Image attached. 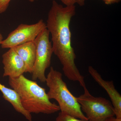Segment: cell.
Returning a JSON list of instances; mask_svg holds the SVG:
<instances>
[{"instance_id": "6da1fadb", "label": "cell", "mask_w": 121, "mask_h": 121, "mask_svg": "<svg viewBox=\"0 0 121 121\" xmlns=\"http://www.w3.org/2000/svg\"><path fill=\"white\" fill-rule=\"evenodd\" d=\"M75 9V5L64 7L54 0L46 24L51 36L53 53L60 61L64 73L69 80L78 82L85 90L84 78L76 65V55L72 45L70 23Z\"/></svg>"}, {"instance_id": "9a60e30c", "label": "cell", "mask_w": 121, "mask_h": 121, "mask_svg": "<svg viewBox=\"0 0 121 121\" xmlns=\"http://www.w3.org/2000/svg\"><path fill=\"white\" fill-rule=\"evenodd\" d=\"M103 121H121V118H117L115 116H113L107 118Z\"/></svg>"}, {"instance_id": "4fadbf2b", "label": "cell", "mask_w": 121, "mask_h": 121, "mask_svg": "<svg viewBox=\"0 0 121 121\" xmlns=\"http://www.w3.org/2000/svg\"><path fill=\"white\" fill-rule=\"evenodd\" d=\"M66 6L75 5L76 3V0H60Z\"/></svg>"}, {"instance_id": "e0dca14e", "label": "cell", "mask_w": 121, "mask_h": 121, "mask_svg": "<svg viewBox=\"0 0 121 121\" xmlns=\"http://www.w3.org/2000/svg\"><path fill=\"white\" fill-rule=\"evenodd\" d=\"M3 40V37L2 36V34L0 32V44H1V43H2V41Z\"/></svg>"}, {"instance_id": "9c48e42d", "label": "cell", "mask_w": 121, "mask_h": 121, "mask_svg": "<svg viewBox=\"0 0 121 121\" xmlns=\"http://www.w3.org/2000/svg\"><path fill=\"white\" fill-rule=\"evenodd\" d=\"M13 48L24 63L25 73L32 74L36 56V45L34 41L28 42Z\"/></svg>"}, {"instance_id": "8fae6325", "label": "cell", "mask_w": 121, "mask_h": 121, "mask_svg": "<svg viewBox=\"0 0 121 121\" xmlns=\"http://www.w3.org/2000/svg\"><path fill=\"white\" fill-rule=\"evenodd\" d=\"M55 121H90L82 120L60 112L59 113Z\"/></svg>"}, {"instance_id": "7a4b0ae2", "label": "cell", "mask_w": 121, "mask_h": 121, "mask_svg": "<svg viewBox=\"0 0 121 121\" xmlns=\"http://www.w3.org/2000/svg\"><path fill=\"white\" fill-rule=\"evenodd\" d=\"M9 84L19 95L23 108L30 113L52 114L60 110L58 105L50 101L45 89L23 74L9 78Z\"/></svg>"}, {"instance_id": "8992f818", "label": "cell", "mask_w": 121, "mask_h": 121, "mask_svg": "<svg viewBox=\"0 0 121 121\" xmlns=\"http://www.w3.org/2000/svg\"><path fill=\"white\" fill-rule=\"evenodd\" d=\"M46 24L42 19L32 24H21L3 40L1 45L2 48H10L33 41L45 29Z\"/></svg>"}, {"instance_id": "5b68a950", "label": "cell", "mask_w": 121, "mask_h": 121, "mask_svg": "<svg viewBox=\"0 0 121 121\" xmlns=\"http://www.w3.org/2000/svg\"><path fill=\"white\" fill-rule=\"evenodd\" d=\"M76 99L90 121H103L115 116L114 109L110 101L102 97H94L88 90Z\"/></svg>"}, {"instance_id": "ac0fdd59", "label": "cell", "mask_w": 121, "mask_h": 121, "mask_svg": "<svg viewBox=\"0 0 121 121\" xmlns=\"http://www.w3.org/2000/svg\"><path fill=\"white\" fill-rule=\"evenodd\" d=\"M36 0H29V1L30 2H33Z\"/></svg>"}, {"instance_id": "30bf717a", "label": "cell", "mask_w": 121, "mask_h": 121, "mask_svg": "<svg viewBox=\"0 0 121 121\" xmlns=\"http://www.w3.org/2000/svg\"><path fill=\"white\" fill-rule=\"evenodd\" d=\"M0 91L5 100L11 103L16 111L24 115L29 121H32L31 114L22 106L19 95L13 89L8 88L0 83Z\"/></svg>"}, {"instance_id": "52a82bcc", "label": "cell", "mask_w": 121, "mask_h": 121, "mask_svg": "<svg viewBox=\"0 0 121 121\" xmlns=\"http://www.w3.org/2000/svg\"><path fill=\"white\" fill-rule=\"evenodd\" d=\"M2 62L4 65L3 77L15 78L25 73L24 63L13 48L3 54Z\"/></svg>"}, {"instance_id": "2e32d148", "label": "cell", "mask_w": 121, "mask_h": 121, "mask_svg": "<svg viewBox=\"0 0 121 121\" xmlns=\"http://www.w3.org/2000/svg\"><path fill=\"white\" fill-rule=\"evenodd\" d=\"M76 3L80 6H82L85 4L86 0H76Z\"/></svg>"}, {"instance_id": "5bb4252c", "label": "cell", "mask_w": 121, "mask_h": 121, "mask_svg": "<svg viewBox=\"0 0 121 121\" xmlns=\"http://www.w3.org/2000/svg\"><path fill=\"white\" fill-rule=\"evenodd\" d=\"M106 4L110 5L118 3L121 1V0H103Z\"/></svg>"}, {"instance_id": "3957f363", "label": "cell", "mask_w": 121, "mask_h": 121, "mask_svg": "<svg viewBox=\"0 0 121 121\" xmlns=\"http://www.w3.org/2000/svg\"><path fill=\"white\" fill-rule=\"evenodd\" d=\"M49 89L47 94L49 99H54L58 103L60 112L82 120L88 121L81 109L76 97L68 88L60 72L50 68L45 82Z\"/></svg>"}, {"instance_id": "277c9868", "label": "cell", "mask_w": 121, "mask_h": 121, "mask_svg": "<svg viewBox=\"0 0 121 121\" xmlns=\"http://www.w3.org/2000/svg\"><path fill=\"white\" fill-rule=\"evenodd\" d=\"M50 33L47 28L44 29L34 40L36 45L35 62L32 74V80H39L45 82V71L51 65L53 54Z\"/></svg>"}, {"instance_id": "ba28073f", "label": "cell", "mask_w": 121, "mask_h": 121, "mask_svg": "<svg viewBox=\"0 0 121 121\" xmlns=\"http://www.w3.org/2000/svg\"><path fill=\"white\" fill-rule=\"evenodd\" d=\"M88 70L94 80L107 92L114 109L115 117L117 118H121V96L115 89L113 82L104 80L100 74L91 66H89Z\"/></svg>"}, {"instance_id": "7c38bea8", "label": "cell", "mask_w": 121, "mask_h": 121, "mask_svg": "<svg viewBox=\"0 0 121 121\" xmlns=\"http://www.w3.org/2000/svg\"><path fill=\"white\" fill-rule=\"evenodd\" d=\"M11 0H0V13H4L7 10Z\"/></svg>"}]
</instances>
